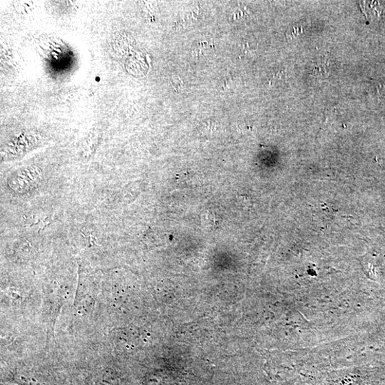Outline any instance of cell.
Here are the masks:
<instances>
[{
  "label": "cell",
  "mask_w": 385,
  "mask_h": 385,
  "mask_svg": "<svg viewBox=\"0 0 385 385\" xmlns=\"http://www.w3.org/2000/svg\"><path fill=\"white\" fill-rule=\"evenodd\" d=\"M43 178L41 170L30 166L16 171L8 179V187L16 194H24L38 187Z\"/></svg>",
  "instance_id": "6da1fadb"
},
{
  "label": "cell",
  "mask_w": 385,
  "mask_h": 385,
  "mask_svg": "<svg viewBox=\"0 0 385 385\" xmlns=\"http://www.w3.org/2000/svg\"><path fill=\"white\" fill-rule=\"evenodd\" d=\"M210 49H211L210 45L207 44V43H203L197 45L192 53L194 56L199 58L206 55L210 51Z\"/></svg>",
  "instance_id": "8992f818"
},
{
  "label": "cell",
  "mask_w": 385,
  "mask_h": 385,
  "mask_svg": "<svg viewBox=\"0 0 385 385\" xmlns=\"http://www.w3.org/2000/svg\"><path fill=\"white\" fill-rule=\"evenodd\" d=\"M10 381L19 385H53L51 382L39 373L29 371L15 373Z\"/></svg>",
  "instance_id": "3957f363"
},
{
  "label": "cell",
  "mask_w": 385,
  "mask_h": 385,
  "mask_svg": "<svg viewBox=\"0 0 385 385\" xmlns=\"http://www.w3.org/2000/svg\"><path fill=\"white\" fill-rule=\"evenodd\" d=\"M302 32H303V27H301L299 26L292 27L287 32L286 36L287 38L291 40L292 38H296V36L301 34Z\"/></svg>",
  "instance_id": "52a82bcc"
},
{
  "label": "cell",
  "mask_w": 385,
  "mask_h": 385,
  "mask_svg": "<svg viewBox=\"0 0 385 385\" xmlns=\"http://www.w3.org/2000/svg\"><path fill=\"white\" fill-rule=\"evenodd\" d=\"M118 377L113 369L101 371L96 377V385H118Z\"/></svg>",
  "instance_id": "277c9868"
},
{
  "label": "cell",
  "mask_w": 385,
  "mask_h": 385,
  "mask_svg": "<svg viewBox=\"0 0 385 385\" xmlns=\"http://www.w3.org/2000/svg\"><path fill=\"white\" fill-rule=\"evenodd\" d=\"M314 71L319 76H326L329 75V63L325 58L318 60L314 64Z\"/></svg>",
  "instance_id": "5b68a950"
},
{
  "label": "cell",
  "mask_w": 385,
  "mask_h": 385,
  "mask_svg": "<svg viewBox=\"0 0 385 385\" xmlns=\"http://www.w3.org/2000/svg\"><path fill=\"white\" fill-rule=\"evenodd\" d=\"M45 305V314L47 319V329L49 334H53L54 326L59 316L60 310L63 304L62 296L60 291L57 290H52L49 295L47 296Z\"/></svg>",
  "instance_id": "7a4b0ae2"
},
{
  "label": "cell",
  "mask_w": 385,
  "mask_h": 385,
  "mask_svg": "<svg viewBox=\"0 0 385 385\" xmlns=\"http://www.w3.org/2000/svg\"><path fill=\"white\" fill-rule=\"evenodd\" d=\"M250 43L248 40L242 43V51L244 55H248L255 50V47H251Z\"/></svg>",
  "instance_id": "ba28073f"
}]
</instances>
